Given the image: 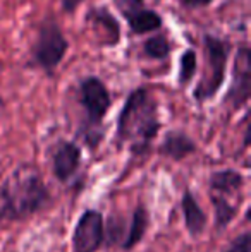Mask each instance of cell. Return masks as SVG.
<instances>
[{"label":"cell","mask_w":251,"mask_h":252,"mask_svg":"<svg viewBox=\"0 0 251 252\" xmlns=\"http://www.w3.org/2000/svg\"><path fill=\"white\" fill-rule=\"evenodd\" d=\"M162 129L160 106L150 88L138 86L131 91L119 110L115 141L126 146L131 156L143 158L151 151Z\"/></svg>","instance_id":"cell-1"},{"label":"cell","mask_w":251,"mask_h":252,"mask_svg":"<svg viewBox=\"0 0 251 252\" xmlns=\"http://www.w3.org/2000/svg\"><path fill=\"white\" fill-rule=\"evenodd\" d=\"M52 201V192L33 163L17 165L0 182V221L16 223L33 218Z\"/></svg>","instance_id":"cell-2"},{"label":"cell","mask_w":251,"mask_h":252,"mask_svg":"<svg viewBox=\"0 0 251 252\" xmlns=\"http://www.w3.org/2000/svg\"><path fill=\"white\" fill-rule=\"evenodd\" d=\"M77 103L83 110L77 137L90 150H97L104 141V120L112 106V96L105 81L98 76L83 77L77 86Z\"/></svg>","instance_id":"cell-3"},{"label":"cell","mask_w":251,"mask_h":252,"mask_svg":"<svg viewBox=\"0 0 251 252\" xmlns=\"http://www.w3.org/2000/svg\"><path fill=\"white\" fill-rule=\"evenodd\" d=\"M201 47H203L205 57V70L193 90V100L203 105L214 100L224 86L232 45L225 38L215 36L212 33H203Z\"/></svg>","instance_id":"cell-4"},{"label":"cell","mask_w":251,"mask_h":252,"mask_svg":"<svg viewBox=\"0 0 251 252\" xmlns=\"http://www.w3.org/2000/svg\"><path fill=\"white\" fill-rule=\"evenodd\" d=\"M67 50H69V40L64 34L61 24L54 17H45L40 23L36 40L31 48L33 65L52 76L62 63Z\"/></svg>","instance_id":"cell-5"},{"label":"cell","mask_w":251,"mask_h":252,"mask_svg":"<svg viewBox=\"0 0 251 252\" xmlns=\"http://www.w3.org/2000/svg\"><path fill=\"white\" fill-rule=\"evenodd\" d=\"M105 242V218L100 209L88 208L77 218L71 235V252H98Z\"/></svg>","instance_id":"cell-6"},{"label":"cell","mask_w":251,"mask_h":252,"mask_svg":"<svg viewBox=\"0 0 251 252\" xmlns=\"http://www.w3.org/2000/svg\"><path fill=\"white\" fill-rule=\"evenodd\" d=\"M251 98V52L248 45L238 48L232 65L231 84L225 93V103L232 110H239L248 105Z\"/></svg>","instance_id":"cell-7"},{"label":"cell","mask_w":251,"mask_h":252,"mask_svg":"<svg viewBox=\"0 0 251 252\" xmlns=\"http://www.w3.org/2000/svg\"><path fill=\"white\" fill-rule=\"evenodd\" d=\"M52 173L61 184H69L83 165V148L76 141L61 139L52 150Z\"/></svg>","instance_id":"cell-8"},{"label":"cell","mask_w":251,"mask_h":252,"mask_svg":"<svg viewBox=\"0 0 251 252\" xmlns=\"http://www.w3.org/2000/svg\"><path fill=\"white\" fill-rule=\"evenodd\" d=\"M198 151V144L188 132L179 129H172L165 132L162 143L158 144L157 153L171 161H184L191 155Z\"/></svg>","instance_id":"cell-9"},{"label":"cell","mask_w":251,"mask_h":252,"mask_svg":"<svg viewBox=\"0 0 251 252\" xmlns=\"http://www.w3.org/2000/svg\"><path fill=\"white\" fill-rule=\"evenodd\" d=\"M181 211H182L184 228L188 232V235L194 240L200 239L208 226V216L205 213V209L201 208L198 197L194 196V192L189 187H186L181 194Z\"/></svg>","instance_id":"cell-10"},{"label":"cell","mask_w":251,"mask_h":252,"mask_svg":"<svg viewBox=\"0 0 251 252\" xmlns=\"http://www.w3.org/2000/svg\"><path fill=\"white\" fill-rule=\"evenodd\" d=\"M150 211H148L144 202H138L136 208L131 211L129 220H126V230H124V239H122L119 249L129 252L134 247H138L144 240L150 228Z\"/></svg>","instance_id":"cell-11"},{"label":"cell","mask_w":251,"mask_h":252,"mask_svg":"<svg viewBox=\"0 0 251 252\" xmlns=\"http://www.w3.org/2000/svg\"><path fill=\"white\" fill-rule=\"evenodd\" d=\"M246 186V179L236 168L215 170L208 177V194H220V196H236Z\"/></svg>","instance_id":"cell-12"},{"label":"cell","mask_w":251,"mask_h":252,"mask_svg":"<svg viewBox=\"0 0 251 252\" xmlns=\"http://www.w3.org/2000/svg\"><path fill=\"white\" fill-rule=\"evenodd\" d=\"M124 19L129 24V30L133 34H148L155 33L164 26V17L160 16V12H157L155 9H148V7H141L136 12L126 16Z\"/></svg>","instance_id":"cell-13"},{"label":"cell","mask_w":251,"mask_h":252,"mask_svg":"<svg viewBox=\"0 0 251 252\" xmlns=\"http://www.w3.org/2000/svg\"><path fill=\"white\" fill-rule=\"evenodd\" d=\"M88 19L97 28H102L107 36V47H115L121 41V24L107 7H97L88 12Z\"/></svg>","instance_id":"cell-14"},{"label":"cell","mask_w":251,"mask_h":252,"mask_svg":"<svg viewBox=\"0 0 251 252\" xmlns=\"http://www.w3.org/2000/svg\"><path fill=\"white\" fill-rule=\"evenodd\" d=\"M210 201L214 206V226L217 232H222L236 220L239 213V202L234 204L229 201L227 196L220 194H210Z\"/></svg>","instance_id":"cell-15"},{"label":"cell","mask_w":251,"mask_h":252,"mask_svg":"<svg viewBox=\"0 0 251 252\" xmlns=\"http://www.w3.org/2000/svg\"><path fill=\"white\" fill-rule=\"evenodd\" d=\"M198 70V55L193 48H188L179 57V70H178V84L186 88L194 79Z\"/></svg>","instance_id":"cell-16"},{"label":"cell","mask_w":251,"mask_h":252,"mask_svg":"<svg viewBox=\"0 0 251 252\" xmlns=\"http://www.w3.org/2000/svg\"><path fill=\"white\" fill-rule=\"evenodd\" d=\"M143 52L153 60H165L171 55L172 47L165 34H153L143 43Z\"/></svg>","instance_id":"cell-17"},{"label":"cell","mask_w":251,"mask_h":252,"mask_svg":"<svg viewBox=\"0 0 251 252\" xmlns=\"http://www.w3.org/2000/svg\"><path fill=\"white\" fill-rule=\"evenodd\" d=\"M250 247H251V233L250 230H245L238 237H234L229 242V246L222 249V252H250Z\"/></svg>","instance_id":"cell-18"},{"label":"cell","mask_w":251,"mask_h":252,"mask_svg":"<svg viewBox=\"0 0 251 252\" xmlns=\"http://www.w3.org/2000/svg\"><path fill=\"white\" fill-rule=\"evenodd\" d=\"M114 5L119 10V14L126 17L129 14L136 12L141 7H144V0H114Z\"/></svg>","instance_id":"cell-19"},{"label":"cell","mask_w":251,"mask_h":252,"mask_svg":"<svg viewBox=\"0 0 251 252\" xmlns=\"http://www.w3.org/2000/svg\"><path fill=\"white\" fill-rule=\"evenodd\" d=\"M179 5L184 7V9L194 10V9H205V7H210L215 0H178Z\"/></svg>","instance_id":"cell-20"},{"label":"cell","mask_w":251,"mask_h":252,"mask_svg":"<svg viewBox=\"0 0 251 252\" xmlns=\"http://www.w3.org/2000/svg\"><path fill=\"white\" fill-rule=\"evenodd\" d=\"M83 2L84 0H61V7L66 14H72Z\"/></svg>","instance_id":"cell-21"}]
</instances>
